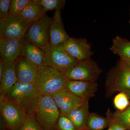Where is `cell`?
<instances>
[{
    "label": "cell",
    "mask_w": 130,
    "mask_h": 130,
    "mask_svg": "<svg viewBox=\"0 0 130 130\" xmlns=\"http://www.w3.org/2000/svg\"><path fill=\"white\" fill-rule=\"evenodd\" d=\"M11 0L0 1V19L6 18L9 16Z\"/></svg>",
    "instance_id": "cell-28"
},
{
    "label": "cell",
    "mask_w": 130,
    "mask_h": 130,
    "mask_svg": "<svg viewBox=\"0 0 130 130\" xmlns=\"http://www.w3.org/2000/svg\"><path fill=\"white\" fill-rule=\"evenodd\" d=\"M106 86L109 94L130 90V68L120 60L108 74Z\"/></svg>",
    "instance_id": "cell-8"
},
{
    "label": "cell",
    "mask_w": 130,
    "mask_h": 130,
    "mask_svg": "<svg viewBox=\"0 0 130 130\" xmlns=\"http://www.w3.org/2000/svg\"><path fill=\"white\" fill-rule=\"evenodd\" d=\"M1 111L7 130H20L28 115L17 105L1 95Z\"/></svg>",
    "instance_id": "cell-6"
},
{
    "label": "cell",
    "mask_w": 130,
    "mask_h": 130,
    "mask_svg": "<svg viewBox=\"0 0 130 130\" xmlns=\"http://www.w3.org/2000/svg\"><path fill=\"white\" fill-rule=\"evenodd\" d=\"M36 121L44 130H55L60 113L51 96L41 95L33 111Z\"/></svg>",
    "instance_id": "cell-3"
},
{
    "label": "cell",
    "mask_w": 130,
    "mask_h": 130,
    "mask_svg": "<svg viewBox=\"0 0 130 130\" xmlns=\"http://www.w3.org/2000/svg\"><path fill=\"white\" fill-rule=\"evenodd\" d=\"M129 24H130V19L129 20Z\"/></svg>",
    "instance_id": "cell-34"
},
{
    "label": "cell",
    "mask_w": 130,
    "mask_h": 130,
    "mask_svg": "<svg viewBox=\"0 0 130 130\" xmlns=\"http://www.w3.org/2000/svg\"><path fill=\"white\" fill-rule=\"evenodd\" d=\"M31 23L19 16L0 19V39L22 40Z\"/></svg>",
    "instance_id": "cell-7"
},
{
    "label": "cell",
    "mask_w": 130,
    "mask_h": 130,
    "mask_svg": "<svg viewBox=\"0 0 130 130\" xmlns=\"http://www.w3.org/2000/svg\"><path fill=\"white\" fill-rule=\"evenodd\" d=\"M113 103L115 107L120 111L125 110L130 105L128 96L123 92H120L116 95Z\"/></svg>",
    "instance_id": "cell-24"
},
{
    "label": "cell",
    "mask_w": 130,
    "mask_h": 130,
    "mask_svg": "<svg viewBox=\"0 0 130 130\" xmlns=\"http://www.w3.org/2000/svg\"><path fill=\"white\" fill-rule=\"evenodd\" d=\"M41 94L33 84L17 81L6 98L23 109L28 114H32Z\"/></svg>",
    "instance_id": "cell-2"
},
{
    "label": "cell",
    "mask_w": 130,
    "mask_h": 130,
    "mask_svg": "<svg viewBox=\"0 0 130 130\" xmlns=\"http://www.w3.org/2000/svg\"><path fill=\"white\" fill-rule=\"evenodd\" d=\"M115 121L126 130H130V105L123 111H116L112 113Z\"/></svg>",
    "instance_id": "cell-22"
},
{
    "label": "cell",
    "mask_w": 130,
    "mask_h": 130,
    "mask_svg": "<svg viewBox=\"0 0 130 130\" xmlns=\"http://www.w3.org/2000/svg\"><path fill=\"white\" fill-rule=\"evenodd\" d=\"M52 97L58 107L60 115H66L78 108L86 101L75 95L66 89L56 93Z\"/></svg>",
    "instance_id": "cell-10"
},
{
    "label": "cell",
    "mask_w": 130,
    "mask_h": 130,
    "mask_svg": "<svg viewBox=\"0 0 130 130\" xmlns=\"http://www.w3.org/2000/svg\"><path fill=\"white\" fill-rule=\"evenodd\" d=\"M16 63L17 61L11 64L5 65L4 67L2 79L0 82V93L1 95L6 98L18 81L16 73Z\"/></svg>",
    "instance_id": "cell-18"
},
{
    "label": "cell",
    "mask_w": 130,
    "mask_h": 130,
    "mask_svg": "<svg viewBox=\"0 0 130 130\" xmlns=\"http://www.w3.org/2000/svg\"><path fill=\"white\" fill-rule=\"evenodd\" d=\"M107 130H112L111 129H110V128H108V129Z\"/></svg>",
    "instance_id": "cell-33"
},
{
    "label": "cell",
    "mask_w": 130,
    "mask_h": 130,
    "mask_svg": "<svg viewBox=\"0 0 130 130\" xmlns=\"http://www.w3.org/2000/svg\"><path fill=\"white\" fill-rule=\"evenodd\" d=\"M120 60L123 62L129 68H130V60Z\"/></svg>",
    "instance_id": "cell-31"
},
{
    "label": "cell",
    "mask_w": 130,
    "mask_h": 130,
    "mask_svg": "<svg viewBox=\"0 0 130 130\" xmlns=\"http://www.w3.org/2000/svg\"><path fill=\"white\" fill-rule=\"evenodd\" d=\"M89 113V101L86 100L81 106L65 116L72 121L77 130H88L87 122Z\"/></svg>",
    "instance_id": "cell-17"
},
{
    "label": "cell",
    "mask_w": 130,
    "mask_h": 130,
    "mask_svg": "<svg viewBox=\"0 0 130 130\" xmlns=\"http://www.w3.org/2000/svg\"><path fill=\"white\" fill-rule=\"evenodd\" d=\"M62 47L78 61L90 58L94 54L90 44L85 38L70 37Z\"/></svg>",
    "instance_id": "cell-11"
},
{
    "label": "cell",
    "mask_w": 130,
    "mask_h": 130,
    "mask_svg": "<svg viewBox=\"0 0 130 130\" xmlns=\"http://www.w3.org/2000/svg\"><path fill=\"white\" fill-rule=\"evenodd\" d=\"M112 113L108 109L107 113L106 118L108 122V126L112 130H126L117 123L113 118Z\"/></svg>",
    "instance_id": "cell-29"
},
{
    "label": "cell",
    "mask_w": 130,
    "mask_h": 130,
    "mask_svg": "<svg viewBox=\"0 0 130 130\" xmlns=\"http://www.w3.org/2000/svg\"><path fill=\"white\" fill-rule=\"evenodd\" d=\"M49 35L51 48L63 46L70 38L64 28L60 10H56L54 13Z\"/></svg>",
    "instance_id": "cell-12"
},
{
    "label": "cell",
    "mask_w": 130,
    "mask_h": 130,
    "mask_svg": "<svg viewBox=\"0 0 130 130\" xmlns=\"http://www.w3.org/2000/svg\"><path fill=\"white\" fill-rule=\"evenodd\" d=\"M68 81L62 73L45 66L38 69L33 84L41 95L52 96L66 89Z\"/></svg>",
    "instance_id": "cell-1"
},
{
    "label": "cell",
    "mask_w": 130,
    "mask_h": 130,
    "mask_svg": "<svg viewBox=\"0 0 130 130\" xmlns=\"http://www.w3.org/2000/svg\"><path fill=\"white\" fill-rule=\"evenodd\" d=\"M30 0H11L9 15L19 16Z\"/></svg>",
    "instance_id": "cell-25"
},
{
    "label": "cell",
    "mask_w": 130,
    "mask_h": 130,
    "mask_svg": "<svg viewBox=\"0 0 130 130\" xmlns=\"http://www.w3.org/2000/svg\"><path fill=\"white\" fill-rule=\"evenodd\" d=\"M20 130H44L38 124L33 114H29Z\"/></svg>",
    "instance_id": "cell-27"
},
{
    "label": "cell",
    "mask_w": 130,
    "mask_h": 130,
    "mask_svg": "<svg viewBox=\"0 0 130 130\" xmlns=\"http://www.w3.org/2000/svg\"><path fill=\"white\" fill-rule=\"evenodd\" d=\"M46 53L26 38L22 39L21 56L26 58L38 68L45 66Z\"/></svg>",
    "instance_id": "cell-14"
},
{
    "label": "cell",
    "mask_w": 130,
    "mask_h": 130,
    "mask_svg": "<svg viewBox=\"0 0 130 130\" xmlns=\"http://www.w3.org/2000/svg\"><path fill=\"white\" fill-rule=\"evenodd\" d=\"M46 13L37 0H30L19 16L27 22L32 23L42 18Z\"/></svg>",
    "instance_id": "cell-19"
},
{
    "label": "cell",
    "mask_w": 130,
    "mask_h": 130,
    "mask_svg": "<svg viewBox=\"0 0 130 130\" xmlns=\"http://www.w3.org/2000/svg\"><path fill=\"white\" fill-rule=\"evenodd\" d=\"M78 61L62 46L51 48L46 53L45 66L63 73L66 72Z\"/></svg>",
    "instance_id": "cell-9"
},
{
    "label": "cell",
    "mask_w": 130,
    "mask_h": 130,
    "mask_svg": "<svg viewBox=\"0 0 130 130\" xmlns=\"http://www.w3.org/2000/svg\"><path fill=\"white\" fill-rule=\"evenodd\" d=\"M38 70L35 65L24 56H20L17 60L16 73L18 81L33 84Z\"/></svg>",
    "instance_id": "cell-16"
},
{
    "label": "cell",
    "mask_w": 130,
    "mask_h": 130,
    "mask_svg": "<svg viewBox=\"0 0 130 130\" xmlns=\"http://www.w3.org/2000/svg\"><path fill=\"white\" fill-rule=\"evenodd\" d=\"M52 20L53 18L45 14L41 19L32 23L25 37L46 53L51 48L49 30Z\"/></svg>",
    "instance_id": "cell-4"
},
{
    "label": "cell",
    "mask_w": 130,
    "mask_h": 130,
    "mask_svg": "<svg viewBox=\"0 0 130 130\" xmlns=\"http://www.w3.org/2000/svg\"><path fill=\"white\" fill-rule=\"evenodd\" d=\"M108 126L106 118L94 113H90L87 122L88 130H103Z\"/></svg>",
    "instance_id": "cell-21"
},
{
    "label": "cell",
    "mask_w": 130,
    "mask_h": 130,
    "mask_svg": "<svg viewBox=\"0 0 130 130\" xmlns=\"http://www.w3.org/2000/svg\"><path fill=\"white\" fill-rule=\"evenodd\" d=\"M55 130H77L73 123L65 115H60L55 127Z\"/></svg>",
    "instance_id": "cell-26"
},
{
    "label": "cell",
    "mask_w": 130,
    "mask_h": 130,
    "mask_svg": "<svg viewBox=\"0 0 130 130\" xmlns=\"http://www.w3.org/2000/svg\"><path fill=\"white\" fill-rule=\"evenodd\" d=\"M98 88L96 82L69 80L66 89L75 95L89 101L95 95Z\"/></svg>",
    "instance_id": "cell-15"
},
{
    "label": "cell",
    "mask_w": 130,
    "mask_h": 130,
    "mask_svg": "<svg viewBox=\"0 0 130 130\" xmlns=\"http://www.w3.org/2000/svg\"><path fill=\"white\" fill-rule=\"evenodd\" d=\"M38 2L44 8L46 12L52 10H60L64 8L65 0H37Z\"/></svg>",
    "instance_id": "cell-23"
},
{
    "label": "cell",
    "mask_w": 130,
    "mask_h": 130,
    "mask_svg": "<svg viewBox=\"0 0 130 130\" xmlns=\"http://www.w3.org/2000/svg\"><path fill=\"white\" fill-rule=\"evenodd\" d=\"M113 54L117 55L122 60H130V42L117 36L112 40L110 48Z\"/></svg>",
    "instance_id": "cell-20"
},
{
    "label": "cell",
    "mask_w": 130,
    "mask_h": 130,
    "mask_svg": "<svg viewBox=\"0 0 130 130\" xmlns=\"http://www.w3.org/2000/svg\"><path fill=\"white\" fill-rule=\"evenodd\" d=\"M4 62L1 59H0V82L1 81L2 79L3 75V72H4Z\"/></svg>",
    "instance_id": "cell-30"
},
{
    "label": "cell",
    "mask_w": 130,
    "mask_h": 130,
    "mask_svg": "<svg viewBox=\"0 0 130 130\" xmlns=\"http://www.w3.org/2000/svg\"><path fill=\"white\" fill-rule=\"evenodd\" d=\"M22 40L0 39V56L5 65L12 64L21 56Z\"/></svg>",
    "instance_id": "cell-13"
},
{
    "label": "cell",
    "mask_w": 130,
    "mask_h": 130,
    "mask_svg": "<svg viewBox=\"0 0 130 130\" xmlns=\"http://www.w3.org/2000/svg\"><path fill=\"white\" fill-rule=\"evenodd\" d=\"M102 72L97 63L90 58L78 61L63 74L69 80L96 82Z\"/></svg>",
    "instance_id": "cell-5"
},
{
    "label": "cell",
    "mask_w": 130,
    "mask_h": 130,
    "mask_svg": "<svg viewBox=\"0 0 130 130\" xmlns=\"http://www.w3.org/2000/svg\"><path fill=\"white\" fill-rule=\"evenodd\" d=\"M124 92L126 94V95L128 96V98L130 100V90L126 91H125Z\"/></svg>",
    "instance_id": "cell-32"
}]
</instances>
